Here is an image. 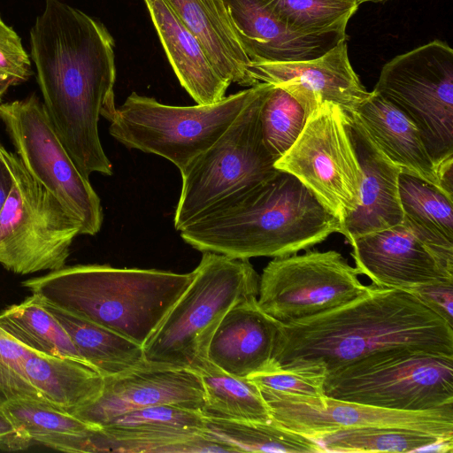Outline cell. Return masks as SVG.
Returning a JSON list of instances; mask_svg holds the SVG:
<instances>
[{"label":"cell","mask_w":453,"mask_h":453,"mask_svg":"<svg viewBox=\"0 0 453 453\" xmlns=\"http://www.w3.org/2000/svg\"><path fill=\"white\" fill-rule=\"evenodd\" d=\"M308 117L288 91L272 84L261 108L260 121L265 144L276 161L295 143Z\"/></svg>","instance_id":"836d02e7"},{"label":"cell","mask_w":453,"mask_h":453,"mask_svg":"<svg viewBox=\"0 0 453 453\" xmlns=\"http://www.w3.org/2000/svg\"><path fill=\"white\" fill-rule=\"evenodd\" d=\"M179 231L201 252L250 259L296 254L340 233L341 222L296 177L279 170Z\"/></svg>","instance_id":"3957f363"},{"label":"cell","mask_w":453,"mask_h":453,"mask_svg":"<svg viewBox=\"0 0 453 453\" xmlns=\"http://www.w3.org/2000/svg\"><path fill=\"white\" fill-rule=\"evenodd\" d=\"M4 148L1 145L0 143V157H3V151H4Z\"/></svg>","instance_id":"7bdbcfd3"},{"label":"cell","mask_w":453,"mask_h":453,"mask_svg":"<svg viewBox=\"0 0 453 453\" xmlns=\"http://www.w3.org/2000/svg\"><path fill=\"white\" fill-rule=\"evenodd\" d=\"M12 185L0 213V264L18 274L65 266L81 222L4 150Z\"/></svg>","instance_id":"9c48e42d"},{"label":"cell","mask_w":453,"mask_h":453,"mask_svg":"<svg viewBox=\"0 0 453 453\" xmlns=\"http://www.w3.org/2000/svg\"><path fill=\"white\" fill-rule=\"evenodd\" d=\"M0 119L29 173L94 235L103 223L101 200L60 141L43 104L32 95L0 104Z\"/></svg>","instance_id":"8fae6325"},{"label":"cell","mask_w":453,"mask_h":453,"mask_svg":"<svg viewBox=\"0 0 453 453\" xmlns=\"http://www.w3.org/2000/svg\"><path fill=\"white\" fill-rule=\"evenodd\" d=\"M114 40L103 23L60 0H46L30 30L31 58L45 111L79 171L112 174L99 117L115 112Z\"/></svg>","instance_id":"6da1fadb"},{"label":"cell","mask_w":453,"mask_h":453,"mask_svg":"<svg viewBox=\"0 0 453 453\" xmlns=\"http://www.w3.org/2000/svg\"><path fill=\"white\" fill-rule=\"evenodd\" d=\"M303 183L340 222L357 207L361 171L347 114L323 103L307 119L292 147L274 164Z\"/></svg>","instance_id":"7c38bea8"},{"label":"cell","mask_w":453,"mask_h":453,"mask_svg":"<svg viewBox=\"0 0 453 453\" xmlns=\"http://www.w3.org/2000/svg\"><path fill=\"white\" fill-rule=\"evenodd\" d=\"M349 243L358 274L367 276L375 286L407 290L453 282V273L403 224L364 234Z\"/></svg>","instance_id":"ac0fdd59"},{"label":"cell","mask_w":453,"mask_h":453,"mask_svg":"<svg viewBox=\"0 0 453 453\" xmlns=\"http://www.w3.org/2000/svg\"><path fill=\"white\" fill-rule=\"evenodd\" d=\"M268 9L291 30L321 35L346 32L357 0H264Z\"/></svg>","instance_id":"d6a6232c"},{"label":"cell","mask_w":453,"mask_h":453,"mask_svg":"<svg viewBox=\"0 0 453 453\" xmlns=\"http://www.w3.org/2000/svg\"><path fill=\"white\" fill-rule=\"evenodd\" d=\"M259 392L274 421L313 440L344 429L388 427L420 431L453 441V404L426 411H398L326 395Z\"/></svg>","instance_id":"5bb4252c"},{"label":"cell","mask_w":453,"mask_h":453,"mask_svg":"<svg viewBox=\"0 0 453 453\" xmlns=\"http://www.w3.org/2000/svg\"><path fill=\"white\" fill-rule=\"evenodd\" d=\"M247 73L255 84L280 86L288 91L310 114L323 103L354 112L371 95L352 68L347 39L322 56L303 61L252 62Z\"/></svg>","instance_id":"e0dca14e"},{"label":"cell","mask_w":453,"mask_h":453,"mask_svg":"<svg viewBox=\"0 0 453 453\" xmlns=\"http://www.w3.org/2000/svg\"><path fill=\"white\" fill-rule=\"evenodd\" d=\"M326 396L398 411L453 404V356L411 349L368 355L329 371Z\"/></svg>","instance_id":"52a82bcc"},{"label":"cell","mask_w":453,"mask_h":453,"mask_svg":"<svg viewBox=\"0 0 453 453\" xmlns=\"http://www.w3.org/2000/svg\"><path fill=\"white\" fill-rule=\"evenodd\" d=\"M356 267L335 250L277 257L259 278L257 304L280 323L341 306L363 294Z\"/></svg>","instance_id":"4fadbf2b"},{"label":"cell","mask_w":453,"mask_h":453,"mask_svg":"<svg viewBox=\"0 0 453 453\" xmlns=\"http://www.w3.org/2000/svg\"><path fill=\"white\" fill-rule=\"evenodd\" d=\"M436 171L440 188L453 199V157L438 165Z\"/></svg>","instance_id":"ab89813d"},{"label":"cell","mask_w":453,"mask_h":453,"mask_svg":"<svg viewBox=\"0 0 453 453\" xmlns=\"http://www.w3.org/2000/svg\"><path fill=\"white\" fill-rule=\"evenodd\" d=\"M12 185V176L9 165L4 157H0V213L8 197Z\"/></svg>","instance_id":"60d3db41"},{"label":"cell","mask_w":453,"mask_h":453,"mask_svg":"<svg viewBox=\"0 0 453 453\" xmlns=\"http://www.w3.org/2000/svg\"><path fill=\"white\" fill-rule=\"evenodd\" d=\"M165 52L180 85L196 104L221 101L231 85L167 0H144Z\"/></svg>","instance_id":"7402d4cb"},{"label":"cell","mask_w":453,"mask_h":453,"mask_svg":"<svg viewBox=\"0 0 453 453\" xmlns=\"http://www.w3.org/2000/svg\"><path fill=\"white\" fill-rule=\"evenodd\" d=\"M165 404L202 413L204 389L200 376L189 369L145 361L134 369L104 377L98 397L72 414L100 427L123 413Z\"/></svg>","instance_id":"2e32d148"},{"label":"cell","mask_w":453,"mask_h":453,"mask_svg":"<svg viewBox=\"0 0 453 453\" xmlns=\"http://www.w3.org/2000/svg\"><path fill=\"white\" fill-rule=\"evenodd\" d=\"M325 452H452L453 441L427 433L388 427L339 430L314 439Z\"/></svg>","instance_id":"1f68e13d"},{"label":"cell","mask_w":453,"mask_h":453,"mask_svg":"<svg viewBox=\"0 0 453 453\" xmlns=\"http://www.w3.org/2000/svg\"><path fill=\"white\" fill-rule=\"evenodd\" d=\"M202 253L192 281L142 346L149 364L197 372L209 362L210 342L226 312L257 297L260 276L249 259Z\"/></svg>","instance_id":"5b68a950"},{"label":"cell","mask_w":453,"mask_h":453,"mask_svg":"<svg viewBox=\"0 0 453 453\" xmlns=\"http://www.w3.org/2000/svg\"><path fill=\"white\" fill-rule=\"evenodd\" d=\"M0 397V449L17 451L27 449L33 442L27 433L11 418L3 407Z\"/></svg>","instance_id":"f35d334b"},{"label":"cell","mask_w":453,"mask_h":453,"mask_svg":"<svg viewBox=\"0 0 453 453\" xmlns=\"http://www.w3.org/2000/svg\"><path fill=\"white\" fill-rule=\"evenodd\" d=\"M403 224L453 273V199L441 188L401 172Z\"/></svg>","instance_id":"d4e9b609"},{"label":"cell","mask_w":453,"mask_h":453,"mask_svg":"<svg viewBox=\"0 0 453 453\" xmlns=\"http://www.w3.org/2000/svg\"><path fill=\"white\" fill-rule=\"evenodd\" d=\"M279 322L263 311L257 297L235 303L224 316L208 348V360L225 372L248 378L273 361Z\"/></svg>","instance_id":"44dd1931"},{"label":"cell","mask_w":453,"mask_h":453,"mask_svg":"<svg viewBox=\"0 0 453 453\" xmlns=\"http://www.w3.org/2000/svg\"><path fill=\"white\" fill-rule=\"evenodd\" d=\"M203 434L234 452H325L315 440L281 426L273 418L258 422L204 417Z\"/></svg>","instance_id":"f546056e"},{"label":"cell","mask_w":453,"mask_h":453,"mask_svg":"<svg viewBox=\"0 0 453 453\" xmlns=\"http://www.w3.org/2000/svg\"><path fill=\"white\" fill-rule=\"evenodd\" d=\"M203 47L228 83L256 85L247 73L250 63L234 31L224 0H167Z\"/></svg>","instance_id":"cb8c5ba5"},{"label":"cell","mask_w":453,"mask_h":453,"mask_svg":"<svg viewBox=\"0 0 453 453\" xmlns=\"http://www.w3.org/2000/svg\"><path fill=\"white\" fill-rule=\"evenodd\" d=\"M326 374V370L319 365L283 367L273 360L265 370L248 379L259 390L296 395L321 396L325 395Z\"/></svg>","instance_id":"e575fe53"},{"label":"cell","mask_w":453,"mask_h":453,"mask_svg":"<svg viewBox=\"0 0 453 453\" xmlns=\"http://www.w3.org/2000/svg\"><path fill=\"white\" fill-rule=\"evenodd\" d=\"M192 279L193 272L77 265L27 279L21 286L143 346Z\"/></svg>","instance_id":"277c9868"},{"label":"cell","mask_w":453,"mask_h":453,"mask_svg":"<svg viewBox=\"0 0 453 453\" xmlns=\"http://www.w3.org/2000/svg\"><path fill=\"white\" fill-rule=\"evenodd\" d=\"M2 404L33 442L60 451L88 452V436L99 428L40 399H7Z\"/></svg>","instance_id":"83f0119b"},{"label":"cell","mask_w":453,"mask_h":453,"mask_svg":"<svg viewBox=\"0 0 453 453\" xmlns=\"http://www.w3.org/2000/svg\"><path fill=\"white\" fill-rule=\"evenodd\" d=\"M453 326V282L420 285L407 289Z\"/></svg>","instance_id":"74e56055"},{"label":"cell","mask_w":453,"mask_h":453,"mask_svg":"<svg viewBox=\"0 0 453 453\" xmlns=\"http://www.w3.org/2000/svg\"><path fill=\"white\" fill-rule=\"evenodd\" d=\"M31 75V61L21 39L0 16V103L11 87L27 81Z\"/></svg>","instance_id":"8d00e7d4"},{"label":"cell","mask_w":453,"mask_h":453,"mask_svg":"<svg viewBox=\"0 0 453 453\" xmlns=\"http://www.w3.org/2000/svg\"><path fill=\"white\" fill-rule=\"evenodd\" d=\"M418 128L436 168L453 157V50L434 40L398 55L372 90Z\"/></svg>","instance_id":"30bf717a"},{"label":"cell","mask_w":453,"mask_h":453,"mask_svg":"<svg viewBox=\"0 0 453 453\" xmlns=\"http://www.w3.org/2000/svg\"><path fill=\"white\" fill-rule=\"evenodd\" d=\"M352 114L384 155L402 172L440 188L436 166L418 128L397 107L372 91Z\"/></svg>","instance_id":"603a6c76"},{"label":"cell","mask_w":453,"mask_h":453,"mask_svg":"<svg viewBox=\"0 0 453 453\" xmlns=\"http://www.w3.org/2000/svg\"><path fill=\"white\" fill-rule=\"evenodd\" d=\"M42 301L65 329L82 359L104 377L127 372L145 363L142 345Z\"/></svg>","instance_id":"4316f807"},{"label":"cell","mask_w":453,"mask_h":453,"mask_svg":"<svg viewBox=\"0 0 453 453\" xmlns=\"http://www.w3.org/2000/svg\"><path fill=\"white\" fill-rule=\"evenodd\" d=\"M204 416L176 405H156L123 413L94 430L88 452L211 453L202 434Z\"/></svg>","instance_id":"9a60e30c"},{"label":"cell","mask_w":453,"mask_h":453,"mask_svg":"<svg viewBox=\"0 0 453 453\" xmlns=\"http://www.w3.org/2000/svg\"><path fill=\"white\" fill-rule=\"evenodd\" d=\"M234 31L252 62H292L319 58L347 39L346 32H296L283 24L264 0H224Z\"/></svg>","instance_id":"ffe728a7"},{"label":"cell","mask_w":453,"mask_h":453,"mask_svg":"<svg viewBox=\"0 0 453 453\" xmlns=\"http://www.w3.org/2000/svg\"><path fill=\"white\" fill-rule=\"evenodd\" d=\"M411 349L453 356V326L409 291L368 285L336 308L280 323L273 360L326 372L372 353Z\"/></svg>","instance_id":"7a4b0ae2"},{"label":"cell","mask_w":453,"mask_h":453,"mask_svg":"<svg viewBox=\"0 0 453 453\" xmlns=\"http://www.w3.org/2000/svg\"><path fill=\"white\" fill-rule=\"evenodd\" d=\"M25 372L43 401L70 413L95 401L104 386V376L87 364L70 358L31 355Z\"/></svg>","instance_id":"484cf974"},{"label":"cell","mask_w":453,"mask_h":453,"mask_svg":"<svg viewBox=\"0 0 453 453\" xmlns=\"http://www.w3.org/2000/svg\"><path fill=\"white\" fill-rule=\"evenodd\" d=\"M271 86L261 82L258 93L220 137L180 172L182 185L173 219L176 230L279 171L274 166L276 159L265 144L260 121Z\"/></svg>","instance_id":"ba28073f"},{"label":"cell","mask_w":453,"mask_h":453,"mask_svg":"<svg viewBox=\"0 0 453 453\" xmlns=\"http://www.w3.org/2000/svg\"><path fill=\"white\" fill-rule=\"evenodd\" d=\"M260 87L194 106L167 105L133 92L116 107L109 133L124 146L160 156L181 172L220 137Z\"/></svg>","instance_id":"8992f818"},{"label":"cell","mask_w":453,"mask_h":453,"mask_svg":"<svg viewBox=\"0 0 453 453\" xmlns=\"http://www.w3.org/2000/svg\"><path fill=\"white\" fill-rule=\"evenodd\" d=\"M0 327L24 347L37 353L87 364L65 329L35 294L2 310Z\"/></svg>","instance_id":"f1b7e54d"},{"label":"cell","mask_w":453,"mask_h":453,"mask_svg":"<svg viewBox=\"0 0 453 453\" xmlns=\"http://www.w3.org/2000/svg\"><path fill=\"white\" fill-rule=\"evenodd\" d=\"M349 131L361 171L358 203L341 226L349 242L366 234L403 224L398 180L401 169L371 139L352 113Z\"/></svg>","instance_id":"d6986e66"},{"label":"cell","mask_w":453,"mask_h":453,"mask_svg":"<svg viewBox=\"0 0 453 453\" xmlns=\"http://www.w3.org/2000/svg\"><path fill=\"white\" fill-rule=\"evenodd\" d=\"M359 4L365 3V2H380L385 0H357Z\"/></svg>","instance_id":"b9f144b4"},{"label":"cell","mask_w":453,"mask_h":453,"mask_svg":"<svg viewBox=\"0 0 453 453\" xmlns=\"http://www.w3.org/2000/svg\"><path fill=\"white\" fill-rule=\"evenodd\" d=\"M204 389L205 418L266 422L270 409L257 386L248 378L235 377L210 361L196 372Z\"/></svg>","instance_id":"4dcf8cb0"},{"label":"cell","mask_w":453,"mask_h":453,"mask_svg":"<svg viewBox=\"0 0 453 453\" xmlns=\"http://www.w3.org/2000/svg\"><path fill=\"white\" fill-rule=\"evenodd\" d=\"M35 353L0 327V397L42 400L25 372L27 359Z\"/></svg>","instance_id":"d590c367"}]
</instances>
